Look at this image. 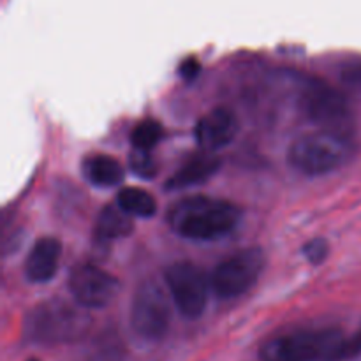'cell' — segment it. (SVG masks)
Listing matches in <instances>:
<instances>
[{
	"mask_svg": "<svg viewBox=\"0 0 361 361\" xmlns=\"http://www.w3.org/2000/svg\"><path fill=\"white\" fill-rule=\"evenodd\" d=\"M361 356V328L349 335L345 341V361H351Z\"/></svg>",
	"mask_w": 361,
	"mask_h": 361,
	"instance_id": "cell-19",
	"label": "cell"
},
{
	"mask_svg": "<svg viewBox=\"0 0 361 361\" xmlns=\"http://www.w3.org/2000/svg\"><path fill=\"white\" fill-rule=\"evenodd\" d=\"M351 154V136L317 130L293 141L288 152V161L296 171L303 175L321 176L345 164Z\"/></svg>",
	"mask_w": 361,
	"mask_h": 361,
	"instance_id": "cell-4",
	"label": "cell"
},
{
	"mask_svg": "<svg viewBox=\"0 0 361 361\" xmlns=\"http://www.w3.org/2000/svg\"><path fill=\"white\" fill-rule=\"evenodd\" d=\"M116 204L130 217L150 219L157 212V203L154 196L140 187H126L116 196Z\"/></svg>",
	"mask_w": 361,
	"mask_h": 361,
	"instance_id": "cell-15",
	"label": "cell"
},
{
	"mask_svg": "<svg viewBox=\"0 0 361 361\" xmlns=\"http://www.w3.org/2000/svg\"><path fill=\"white\" fill-rule=\"evenodd\" d=\"M300 108L303 115L321 130L353 137V109L342 92L317 78H307L300 90Z\"/></svg>",
	"mask_w": 361,
	"mask_h": 361,
	"instance_id": "cell-5",
	"label": "cell"
},
{
	"mask_svg": "<svg viewBox=\"0 0 361 361\" xmlns=\"http://www.w3.org/2000/svg\"><path fill=\"white\" fill-rule=\"evenodd\" d=\"M238 129V118L231 109L215 108L197 120L194 137L203 152H215L228 147L236 137Z\"/></svg>",
	"mask_w": 361,
	"mask_h": 361,
	"instance_id": "cell-10",
	"label": "cell"
},
{
	"mask_svg": "<svg viewBox=\"0 0 361 361\" xmlns=\"http://www.w3.org/2000/svg\"><path fill=\"white\" fill-rule=\"evenodd\" d=\"M303 256L309 263L321 264L328 256V242L324 238H314L303 247Z\"/></svg>",
	"mask_w": 361,
	"mask_h": 361,
	"instance_id": "cell-18",
	"label": "cell"
},
{
	"mask_svg": "<svg viewBox=\"0 0 361 361\" xmlns=\"http://www.w3.org/2000/svg\"><path fill=\"white\" fill-rule=\"evenodd\" d=\"M242 212L235 203L217 197L194 196L169 208L168 224L176 235L196 242L219 240L238 226Z\"/></svg>",
	"mask_w": 361,
	"mask_h": 361,
	"instance_id": "cell-1",
	"label": "cell"
},
{
	"mask_svg": "<svg viewBox=\"0 0 361 361\" xmlns=\"http://www.w3.org/2000/svg\"><path fill=\"white\" fill-rule=\"evenodd\" d=\"M348 335L338 328H302L264 342L261 361H345Z\"/></svg>",
	"mask_w": 361,
	"mask_h": 361,
	"instance_id": "cell-2",
	"label": "cell"
},
{
	"mask_svg": "<svg viewBox=\"0 0 361 361\" xmlns=\"http://www.w3.org/2000/svg\"><path fill=\"white\" fill-rule=\"evenodd\" d=\"M83 176L92 185L108 189V187L120 185L126 171L116 159L104 154H94L83 161Z\"/></svg>",
	"mask_w": 361,
	"mask_h": 361,
	"instance_id": "cell-13",
	"label": "cell"
},
{
	"mask_svg": "<svg viewBox=\"0 0 361 361\" xmlns=\"http://www.w3.org/2000/svg\"><path fill=\"white\" fill-rule=\"evenodd\" d=\"M60 256H62V243L59 238L46 236L41 238L28 254L25 261V275L34 284H42L55 277L59 270Z\"/></svg>",
	"mask_w": 361,
	"mask_h": 361,
	"instance_id": "cell-11",
	"label": "cell"
},
{
	"mask_svg": "<svg viewBox=\"0 0 361 361\" xmlns=\"http://www.w3.org/2000/svg\"><path fill=\"white\" fill-rule=\"evenodd\" d=\"M267 267V256L259 247H249L221 261L210 277L212 291L222 300L238 298L249 291Z\"/></svg>",
	"mask_w": 361,
	"mask_h": 361,
	"instance_id": "cell-6",
	"label": "cell"
},
{
	"mask_svg": "<svg viewBox=\"0 0 361 361\" xmlns=\"http://www.w3.org/2000/svg\"><path fill=\"white\" fill-rule=\"evenodd\" d=\"M221 168V159L214 152H203L187 159L166 182L168 190H185L204 183Z\"/></svg>",
	"mask_w": 361,
	"mask_h": 361,
	"instance_id": "cell-12",
	"label": "cell"
},
{
	"mask_svg": "<svg viewBox=\"0 0 361 361\" xmlns=\"http://www.w3.org/2000/svg\"><path fill=\"white\" fill-rule=\"evenodd\" d=\"M69 289L74 302L83 309H104L118 295L120 282L99 267L81 264L71 274Z\"/></svg>",
	"mask_w": 361,
	"mask_h": 361,
	"instance_id": "cell-9",
	"label": "cell"
},
{
	"mask_svg": "<svg viewBox=\"0 0 361 361\" xmlns=\"http://www.w3.org/2000/svg\"><path fill=\"white\" fill-rule=\"evenodd\" d=\"M133 229V217L126 214L118 204H108L99 214L94 233L99 242H115V240L129 236Z\"/></svg>",
	"mask_w": 361,
	"mask_h": 361,
	"instance_id": "cell-14",
	"label": "cell"
},
{
	"mask_svg": "<svg viewBox=\"0 0 361 361\" xmlns=\"http://www.w3.org/2000/svg\"><path fill=\"white\" fill-rule=\"evenodd\" d=\"M32 361H35V360H32Z\"/></svg>",
	"mask_w": 361,
	"mask_h": 361,
	"instance_id": "cell-21",
	"label": "cell"
},
{
	"mask_svg": "<svg viewBox=\"0 0 361 361\" xmlns=\"http://www.w3.org/2000/svg\"><path fill=\"white\" fill-rule=\"evenodd\" d=\"M129 168L137 178L150 180L157 175V168H155V162L152 159L150 152L133 148V152L129 155Z\"/></svg>",
	"mask_w": 361,
	"mask_h": 361,
	"instance_id": "cell-17",
	"label": "cell"
},
{
	"mask_svg": "<svg viewBox=\"0 0 361 361\" xmlns=\"http://www.w3.org/2000/svg\"><path fill=\"white\" fill-rule=\"evenodd\" d=\"M197 74H200V62L196 59H187L185 62H182L180 66V76L185 81L196 80Z\"/></svg>",
	"mask_w": 361,
	"mask_h": 361,
	"instance_id": "cell-20",
	"label": "cell"
},
{
	"mask_svg": "<svg viewBox=\"0 0 361 361\" xmlns=\"http://www.w3.org/2000/svg\"><path fill=\"white\" fill-rule=\"evenodd\" d=\"M92 317L76 302L53 298L34 307L25 319V337L34 344H71L88 334Z\"/></svg>",
	"mask_w": 361,
	"mask_h": 361,
	"instance_id": "cell-3",
	"label": "cell"
},
{
	"mask_svg": "<svg viewBox=\"0 0 361 361\" xmlns=\"http://www.w3.org/2000/svg\"><path fill=\"white\" fill-rule=\"evenodd\" d=\"M171 309L166 291L157 281H145L137 286L130 305V326L145 341H161L169 330Z\"/></svg>",
	"mask_w": 361,
	"mask_h": 361,
	"instance_id": "cell-7",
	"label": "cell"
},
{
	"mask_svg": "<svg viewBox=\"0 0 361 361\" xmlns=\"http://www.w3.org/2000/svg\"><path fill=\"white\" fill-rule=\"evenodd\" d=\"M176 309L189 319H196L204 312L210 295V279L200 267L189 261L173 263L164 274Z\"/></svg>",
	"mask_w": 361,
	"mask_h": 361,
	"instance_id": "cell-8",
	"label": "cell"
},
{
	"mask_svg": "<svg viewBox=\"0 0 361 361\" xmlns=\"http://www.w3.org/2000/svg\"><path fill=\"white\" fill-rule=\"evenodd\" d=\"M162 140V127L155 120H143L130 133V143L136 150L150 152Z\"/></svg>",
	"mask_w": 361,
	"mask_h": 361,
	"instance_id": "cell-16",
	"label": "cell"
}]
</instances>
